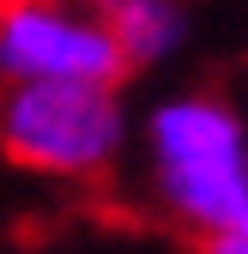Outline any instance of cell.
I'll return each instance as SVG.
<instances>
[{"mask_svg":"<svg viewBox=\"0 0 248 254\" xmlns=\"http://www.w3.org/2000/svg\"><path fill=\"white\" fill-rule=\"evenodd\" d=\"M139 182L164 224L194 242L248 230V115L218 91H176L139 121Z\"/></svg>","mask_w":248,"mask_h":254,"instance_id":"1","label":"cell"},{"mask_svg":"<svg viewBox=\"0 0 248 254\" xmlns=\"http://www.w3.org/2000/svg\"><path fill=\"white\" fill-rule=\"evenodd\" d=\"M121 85L37 79L0 85V157L43 182H103L133 145Z\"/></svg>","mask_w":248,"mask_h":254,"instance_id":"2","label":"cell"},{"mask_svg":"<svg viewBox=\"0 0 248 254\" xmlns=\"http://www.w3.org/2000/svg\"><path fill=\"white\" fill-rule=\"evenodd\" d=\"M37 79H133L109 0H0V85Z\"/></svg>","mask_w":248,"mask_h":254,"instance_id":"3","label":"cell"},{"mask_svg":"<svg viewBox=\"0 0 248 254\" xmlns=\"http://www.w3.org/2000/svg\"><path fill=\"white\" fill-rule=\"evenodd\" d=\"M115 6V30L127 49V67H164V61L188 43V12L182 0H109Z\"/></svg>","mask_w":248,"mask_h":254,"instance_id":"4","label":"cell"},{"mask_svg":"<svg viewBox=\"0 0 248 254\" xmlns=\"http://www.w3.org/2000/svg\"><path fill=\"white\" fill-rule=\"evenodd\" d=\"M200 254H248V230H236V236H218V242H200Z\"/></svg>","mask_w":248,"mask_h":254,"instance_id":"5","label":"cell"}]
</instances>
